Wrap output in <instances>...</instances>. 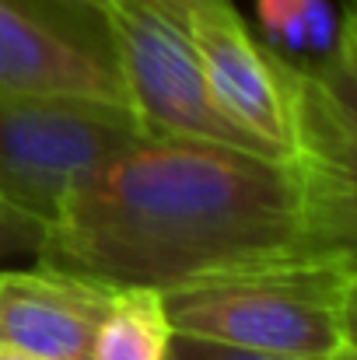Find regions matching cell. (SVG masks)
I'll return each mask as SVG.
<instances>
[{
	"mask_svg": "<svg viewBox=\"0 0 357 360\" xmlns=\"http://www.w3.org/2000/svg\"><path fill=\"white\" fill-rule=\"evenodd\" d=\"M165 360H301V357L263 354V350H245V347H232V343H218V340H200V336L175 333ZM347 360H354V357H347Z\"/></svg>",
	"mask_w": 357,
	"mask_h": 360,
	"instance_id": "obj_10",
	"label": "cell"
},
{
	"mask_svg": "<svg viewBox=\"0 0 357 360\" xmlns=\"http://www.w3.org/2000/svg\"><path fill=\"white\" fill-rule=\"evenodd\" d=\"M0 95L130 105L106 14L81 0H0Z\"/></svg>",
	"mask_w": 357,
	"mask_h": 360,
	"instance_id": "obj_5",
	"label": "cell"
},
{
	"mask_svg": "<svg viewBox=\"0 0 357 360\" xmlns=\"http://www.w3.org/2000/svg\"><path fill=\"white\" fill-rule=\"evenodd\" d=\"M42 235H46V224L25 217L21 210H14V207H7L0 200V259L39 255Z\"/></svg>",
	"mask_w": 357,
	"mask_h": 360,
	"instance_id": "obj_11",
	"label": "cell"
},
{
	"mask_svg": "<svg viewBox=\"0 0 357 360\" xmlns=\"http://www.w3.org/2000/svg\"><path fill=\"white\" fill-rule=\"evenodd\" d=\"M161 294L182 336L301 360L357 357V259L270 266Z\"/></svg>",
	"mask_w": 357,
	"mask_h": 360,
	"instance_id": "obj_2",
	"label": "cell"
},
{
	"mask_svg": "<svg viewBox=\"0 0 357 360\" xmlns=\"http://www.w3.org/2000/svg\"><path fill=\"white\" fill-rule=\"evenodd\" d=\"M186 32L196 46L214 105L273 154L291 158L294 63L249 32L232 0H218L196 11Z\"/></svg>",
	"mask_w": 357,
	"mask_h": 360,
	"instance_id": "obj_6",
	"label": "cell"
},
{
	"mask_svg": "<svg viewBox=\"0 0 357 360\" xmlns=\"http://www.w3.org/2000/svg\"><path fill=\"white\" fill-rule=\"evenodd\" d=\"M130 4H140V7H147V11H158V14H165L168 21H175V25L186 28L196 11H203L207 4H218V0H130Z\"/></svg>",
	"mask_w": 357,
	"mask_h": 360,
	"instance_id": "obj_12",
	"label": "cell"
},
{
	"mask_svg": "<svg viewBox=\"0 0 357 360\" xmlns=\"http://www.w3.org/2000/svg\"><path fill=\"white\" fill-rule=\"evenodd\" d=\"M357 175L232 143L140 133L46 224L39 262L113 287H186L291 262L354 259Z\"/></svg>",
	"mask_w": 357,
	"mask_h": 360,
	"instance_id": "obj_1",
	"label": "cell"
},
{
	"mask_svg": "<svg viewBox=\"0 0 357 360\" xmlns=\"http://www.w3.org/2000/svg\"><path fill=\"white\" fill-rule=\"evenodd\" d=\"M0 360H49V357H39V354H25V350H14V347H0Z\"/></svg>",
	"mask_w": 357,
	"mask_h": 360,
	"instance_id": "obj_13",
	"label": "cell"
},
{
	"mask_svg": "<svg viewBox=\"0 0 357 360\" xmlns=\"http://www.w3.org/2000/svg\"><path fill=\"white\" fill-rule=\"evenodd\" d=\"M172 322L165 294L158 287L126 283L113 290V301L92 336L88 360H165L172 347Z\"/></svg>",
	"mask_w": 357,
	"mask_h": 360,
	"instance_id": "obj_8",
	"label": "cell"
},
{
	"mask_svg": "<svg viewBox=\"0 0 357 360\" xmlns=\"http://www.w3.org/2000/svg\"><path fill=\"white\" fill-rule=\"evenodd\" d=\"M102 14L113 32L130 109L140 120L144 133L214 140L242 150L284 158L273 154L242 126H235L214 105L196 46L182 25L130 0H109Z\"/></svg>",
	"mask_w": 357,
	"mask_h": 360,
	"instance_id": "obj_4",
	"label": "cell"
},
{
	"mask_svg": "<svg viewBox=\"0 0 357 360\" xmlns=\"http://www.w3.org/2000/svg\"><path fill=\"white\" fill-rule=\"evenodd\" d=\"M81 4H92V7H99V11H106V4H109V0H81Z\"/></svg>",
	"mask_w": 357,
	"mask_h": 360,
	"instance_id": "obj_14",
	"label": "cell"
},
{
	"mask_svg": "<svg viewBox=\"0 0 357 360\" xmlns=\"http://www.w3.org/2000/svg\"><path fill=\"white\" fill-rule=\"evenodd\" d=\"M259 25L280 53H312L315 60H330L340 46L347 14L337 18L330 0H256Z\"/></svg>",
	"mask_w": 357,
	"mask_h": 360,
	"instance_id": "obj_9",
	"label": "cell"
},
{
	"mask_svg": "<svg viewBox=\"0 0 357 360\" xmlns=\"http://www.w3.org/2000/svg\"><path fill=\"white\" fill-rule=\"evenodd\" d=\"M140 133L130 105L0 95V200L49 224L70 189Z\"/></svg>",
	"mask_w": 357,
	"mask_h": 360,
	"instance_id": "obj_3",
	"label": "cell"
},
{
	"mask_svg": "<svg viewBox=\"0 0 357 360\" xmlns=\"http://www.w3.org/2000/svg\"><path fill=\"white\" fill-rule=\"evenodd\" d=\"M113 283L46 266L0 269V347L49 360H88Z\"/></svg>",
	"mask_w": 357,
	"mask_h": 360,
	"instance_id": "obj_7",
	"label": "cell"
}]
</instances>
